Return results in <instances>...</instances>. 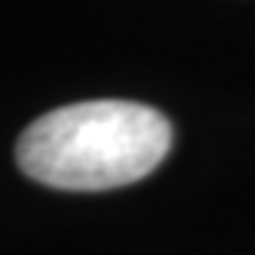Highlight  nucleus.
<instances>
[{"label":"nucleus","instance_id":"nucleus-1","mask_svg":"<svg viewBox=\"0 0 255 255\" xmlns=\"http://www.w3.org/2000/svg\"><path fill=\"white\" fill-rule=\"evenodd\" d=\"M169 146L172 126L159 110L132 100H86L33 120L17 142V166L53 189L100 192L149 176Z\"/></svg>","mask_w":255,"mask_h":255}]
</instances>
